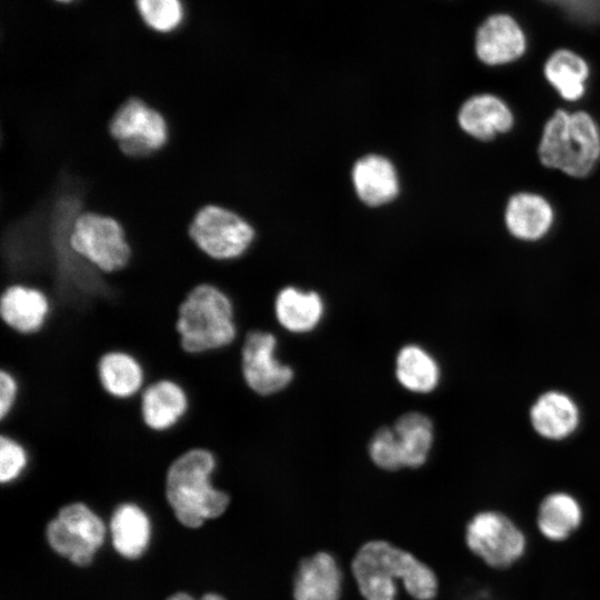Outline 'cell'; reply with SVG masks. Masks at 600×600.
Returning a JSON list of instances; mask_svg holds the SVG:
<instances>
[{
  "label": "cell",
  "instance_id": "6da1fadb",
  "mask_svg": "<svg viewBox=\"0 0 600 600\" xmlns=\"http://www.w3.org/2000/svg\"><path fill=\"white\" fill-rule=\"evenodd\" d=\"M350 569L364 600H397V583L414 600H432L438 593L436 572L411 552L387 540L364 542L353 556Z\"/></svg>",
  "mask_w": 600,
  "mask_h": 600
},
{
  "label": "cell",
  "instance_id": "7a4b0ae2",
  "mask_svg": "<svg viewBox=\"0 0 600 600\" xmlns=\"http://www.w3.org/2000/svg\"><path fill=\"white\" fill-rule=\"evenodd\" d=\"M216 467L217 460L211 451L194 448L178 457L168 468L164 496L182 526L199 528L206 520L221 517L229 508L230 493L213 484Z\"/></svg>",
  "mask_w": 600,
  "mask_h": 600
},
{
  "label": "cell",
  "instance_id": "3957f363",
  "mask_svg": "<svg viewBox=\"0 0 600 600\" xmlns=\"http://www.w3.org/2000/svg\"><path fill=\"white\" fill-rule=\"evenodd\" d=\"M540 162L573 178L587 177L600 158V131L586 111L559 109L546 122L538 147Z\"/></svg>",
  "mask_w": 600,
  "mask_h": 600
},
{
  "label": "cell",
  "instance_id": "277c9868",
  "mask_svg": "<svg viewBox=\"0 0 600 600\" xmlns=\"http://www.w3.org/2000/svg\"><path fill=\"white\" fill-rule=\"evenodd\" d=\"M177 331L188 353H203L231 346L238 339L234 307L218 287H194L179 308Z\"/></svg>",
  "mask_w": 600,
  "mask_h": 600
},
{
  "label": "cell",
  "instance_id": "5b68a950",
  "mask_svg": "<svg viewBox=\"0 0 600 600\" xmlns=\"http://www.w3.org/2000/svg\"><path fill=\"white\" fill-rule=\"evenodd\" d=\"M68 243L72 251L104 273L126 268L132 254L121 223L93 211H81L74 218Z\"/></svg>",
  "mask_w": 600,
  "mask_h": 600
},
{
  "label": "cell",
  "instance_id": "8992f818",
  "mask_svg": "<svg viewBox=\"0 0 600 600\" xmlns=\"http://www.w3.org/2000/svg\"><path fill=\"white\" fill-rule=\"evenodd\" d=\"M104 536L103 521L82 501L61 506L57 516L47 524V538L51 548L78 566L91 563Z\"/></svg>",
  "mask_w": 600,
  "mask_h": 600
},
{
  "label": "cell",
  "instance_id": "52a82bcc",
  "mask_svg": "<svg viewBox=\"0 0 600 600\" xmlns=\"http://www.w3.org/2000/svg\"><path fill=\"white\" fill-rule=\"evenodd\" d=\"M108 133L128 158H147L162 149L169 139L166 118L137 97L128 98L113 113Z\"/></svg>",
  "mask_w": 600,
  "mask_h": 600
},
{
  "label": "cell",
  "instance_id": "ba28073f",
  "mask_svg": "<svg viewBox=\"0 0 600 600\" xmlns=\"http://www.w3.org/2000/svg\"><path fill=\"white\" fill-rule=\"evenodd\" d=\"M188 234L204 254L219 261L239 258L254 238L248 221L232 210L216 204L204 206L196 213Z\"/></svg>",
  "mask_w": 600,
  "mask_h": 600
},
{
  "label": "cell",
  "instance_id": "9c48e42d",
  "mask_svg": "<svg viewBox=\"0 0 600 600\" xmlns=\"http://www.w3.org/2000/svg\"><path fill=\"white\" fill-rule=\"evenodd\" d=\"M466 543L472 553L496 569L510 567L526 549L522 531L497 511L479 512L469 521Z\"/></svg>",
  "mask_w": 600,
  "mask_h": 600
},
{
  "label": "cell",
  "instance_id": "30bf717a",
  "mask_svg": "<svg viewBox=\"0 0 600 600\" xmlns=\"http://www.w3.org/2000/svg\"><path fill=\"white\" fill-rule=\"evenodd\" d=\"M277 339L262 329H249L242 338L241 373L246 386L257 396L283 390L293 379L291 367L276 357Z\"/></svg>",
  "mask_w": 600,
  "mask_h": 600
},
{
  "label": "cell",
  "instance_id": "8fae6325",
  "mask_svg": "<svg viewBox=\"0 0 600 600\" xmlns=\"http://www.w3.org/2000/svg\"><path fill=\"white\" fill-rule=\"evenodd\" d=\"M534 433L550 442H561L577 433L582 420L578 401L560 389H548L536 397L528 411Z\"/></svg>",
  "mask_w": 600,
  "mask_h": 600
},
{
  "label": "cell",
  "instance_id": "7c38bea8",
  "mask_svg": "<svg viewBox=\"0 0 600 600\" xmlns=\"http://www.w3.org/2000/svg\"><path fill=\"white\" fill-rule=\"evenodd\" d=\"M474 49L480 61L488 66L512 62L526 50V37L508 14H493L479 27Z\"/></svg>",
  "mask_w": 600,
  "mask_h": 600
},
{
  "label": "cell",
  "instance_id": "4fadbf2b",
  "mask_svg": "<svg viewBox=\"0 0 600 600\" xmlns=\"http://www.w3.org/2000/svg\"><path fill=\"white\" fill-rule=\"evenodd\" d=\"M47 294L33 287L10 284L0 294V319L22 334L40 331L50 313Z\"/></svg>",
  "mask_w": 600,
  "mask_h": 600
},
{
  "label": "cell",
  "instance_id": "5bb4252c",
  "mask_svg": "<svg viewBox=\"0 0 600 600\" xmlns=\"http://www.w3.org/2000/svg\"><path fill=\"white\" fill-rule=\"evenodd\" d=\"M342 572L336 558L318 551L303 558L293 579V600H340Z\"/></svg>",
  "mask_w": 600,
  "mask_h": 600
},
{
  "label": "cell",
  "instance_id": "9a60e30c",
  "mask_svg": "<svg viewBox=\"0 0 600 600\" xmlns=\"http://www.w3.org/2000/svg\"><path fill=\"white\" fill-rule=\"evenodd\" d=\"M461 129L469 136L490 141L499 133L509 131L514 122L509 107L500 98L483 93L470 97L458 113Z\"/></svg>",
  "mask_w": 600,
  "mask_h": 600
},
{
  "label": "cell",
  "instance_id": "2e32d148",
  "mask_svg": "<svg viewBox=\"0 0 600 600\" xmlns=\"http://www.w3.org/2000/svg\"><path fill=\"white\" fill-rule=\"evenodd\" d=\"M139 396L142 419L146 426L154 431L174 427L189 407L183 388L169 379L144 386Z\"/></svg>",
  "mask_w": 600,
  "mask_h": 600
},
{
  "label": "cell",
  "instance_id": "e0dca14e",
  "mask_svg": "<svg viewBox=\"0 0 600 600\" xmlns=\"http://www.w3.org/2000/svg\"><path fill=\"white\" fill-rule=\"evenodd\" d=\"M504 222L514 238L536 241L550 230L553 222V209L540 194L518 192L508 200Z\"/></svg>",
  "mask_w": 600,
  "mask_h": 600
},
{
  "label": "cell",
  "instance_id": "ac0fdd59",
  "mask_svg": "<svg viewBox=\"0 0 600 600\" xmlns=\"http://www.w3.org/2000/svg\"><path fill=\"white\" fill-rule=\"evenodd\" d=\"M352 182L359 199L371 207L390 202L399 192V180L393 164L378 154L366 156L356 162Z\"/></svg>",
  "mask_w": 600,
  "mask_h": 600
},
{
  "label": "cell",
  "instance_id": "d6986e66",
  "mask_svg": "<svg viewBox=\"0 0 600 600\" xmlns=\"http://www.w3.org/2000/svg\"><path fill=\"white\" fill-rule=\"evenodd\" d=\"M114 549L123 557L136 559L147 549L150 521L144 510L132 501L119 503L110 519Z\"/></svg>",
  "mask_w": 600,
  "mask_h": 600
},
{
  "label": "cell",
  "instance_id": "ffe728a7",
  "mask_svg": "<svg viewBox=\"0 0 600 600\" xmlns=\"http://www.w3.org/2000/svg\"><path fill=\"white\" fill-rule=\"evenodd\" d=\"M323 302L314 291H301L294 287L282 289L274 301V313L282 328L292 333L313 330L323 316Z\"/></svg>",
  "mask_w": 600,
  "mask_h": 600
},
{
  "label": "cell",
  "instance_id": "44dd1931",
  "mask_svg": "<svg viewBox=\"0 0 600 600\" xmlns=\"http://www.w3.org/2000/svg\"><path fill=\"white\" fill-rule=\"evenodd\" d=\"M99 381L103 390L117 399L138 396L144 387V372L140 362L124 351H110L98 362Z\"/></svg>",
  "mask_w": 600,
  "mask_h": 600
},
{
  "label": "cell",
  "instance_id": "7402d4cb",
  "mask_svg": "<svg viewBox=\"0 0 600 600\" xmlns=\"http://www.w3.org/2000/svg\"><path fill=\"white\" fill-rule=\"evenodd\" d=\"M582 520L579 501L570 493L557 491L543 498L539 506L537 523L549 540L562 541L576 531Z\"/></svg>",
  "mask_w": 600,
  "mask_h": 600
},
{
  "label": "cell",
  "instance_id": "603a6c76",
  "mask_svg": "<svg viewBox=\"0 0 600 600\" xmlns=\"http://www.w3.org/2000/svg\"><path fill=\"white\" fill-rule=\"evenodd\" d=\"M396 377L407 390L429 393L438 387L441 372L437 360L427 350L408 344L398 352Z\"/></svg>",
  "mask_w": 600,
  "mask_h": 600
},
{
  "label": "cell",
  "instance_id": "cb8c5ba5",
  "mask_svg": "<svg viewBox=\"0 0 600 600\" xmlns=\"http://www.w3.org/2000/svg\"><path fill=\"white\" fill-rule=\"evenodd\" d=\"M404 468H420L429 457L434 440L432 421L421 412L402 414L392 427Z\"/></svg>",
  "mask_w": 600,
  "mask_h": 600
},
{
  "label": "cell",
  "instance_id": "d4e9b609",
  "mask_svg": "<svg viewBox=\"0 0 600 600\" xmlns=\"http://www.w3.org/2000/svg\"><path fill=\"white\" fill-rule=\"evenodd\" d=\"M543 73L564 100L577 101L584 94L589 67L577 53L567 49L554 51L544 63Z\"/></svg>",
  "mask_w": 600,
  "mask_h": 600
},
{
  "label": "cell",
  "instance_id": "484cf974",
  "mask_svg": "<svg viewBox=\"0 0 600 600\" xmlns=\"http://www.w3.org/2000/svg\"><path fill=\"white\" fill-rule=\"evenodd\" d=\"M144 22L160 32L174 29L182 19L180 0H136Z\"/></svg>",
  "mask_w": 600,
  "mask_h": 600
},
{
  "label": "cell",
  "instance_id": "4316f807",
  "mask_svg": "<svg viewBox=\"0 0 600 600\" xmlns=\"http://www.w3.org/2000/svg\"><path fill=\"white\" fill-rule=\"evenodd\" d=\"M369 454L372 462L386 471H397L404 468L393 428L379 429L369 444Z\"/></svg>",
  "mask_w": 600,
  "mask_h": 600
},
{
  "label": "cell",
  "instance_id": "83f0119b",
  "mask_svg": "<svg viewBox=\"0 0 600 600\" xmlns=\"http://www.w3.org/2000/svg\"><path fill=\"white\" fill-rule=\"evenodd\" d=\"M29 464L27 449L11 437L0 434V483L18 480Z\"/></svg>",
  "mask_w": 600,
  "mask_h": 600
},
{
  "label": "cell",
  "instance_id": "f1b7e54d",
  "mask_svg": "<svg viewBox=\"0 0 600 600\" xmlns=\"http://www.w3.org/2000/svg\"><path fill=\"white\" fill-rule=\"evenodd\" d=\"M19 396L17 379L8 371L0 369V420L13 409Z\"/></svg>",
  "mask_w": 600,
  "mask_h": 600
},
{
  "label": "cell",
  "instance_id": "f546056e",
  "mask_svg": "<svg viewBox=\"0 0 600 600\" xmlns=\"http://www.w3.org/2000/svg\"><path fill=\"white\" fill-rule=\"evenodd\" d=\"M167 600H196L190 594L184 592H178L169 597ZM198 600H226L222 596L217 593H207Z\"/></svg>",
  "mask_w": 600,
  "mask_h": 600
},
{
  "label": "cell",
  "instance_id": "4dcf8cb0",
  "mask_svg": "<svg viewBox=\"0 0 600 600\" xmlns=\"http://www.w3.org/2000/svg\"><path fill=\"white\" fill-rule=\"evenodd\" d=\"M57 1H62V2H67V1H70V0H57Z\"/></svg>",
  "mask_w": 600,
  "mask_h": 600
}]
</instances>
